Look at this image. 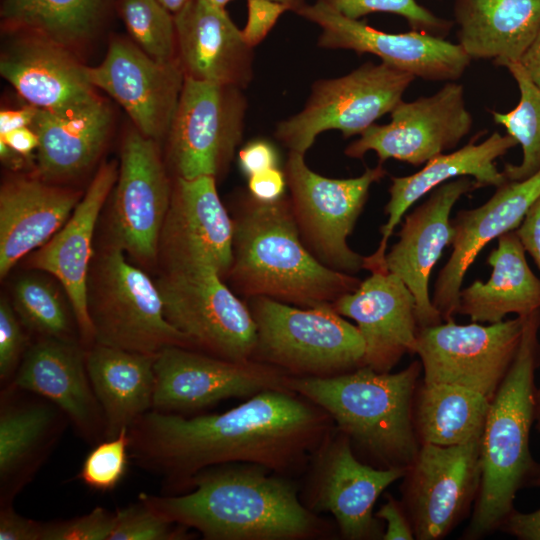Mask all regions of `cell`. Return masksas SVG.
<instances>
[{
	"label": "cell",
	"instance_id": "55",
	"mask_svg": "<svg viewBox=\"0 0 540 540\" xmlns=\"http://www.w3.org/2000/svg\"><path fill=\"white\" fill-rule=\"evenodd\" d=\"M191 0H158L170 13L176 14Z\"/></svg>",
	"mask_w": 540,
	"mask_h": 540
},
{
	"label": "cell",
	"instance_id": "27",
	"mask_svg": "<svg viewBox=\"0 0 540 540\" xmlns=\"http://www.w3.org/2000/svg\"><path fill=\"white\" fill-rule=\"evenodd\" d=\"M185 77L245 88L253 78V48L224 8L191 0L174 14Z\"/></svg>",
	"mask_w": 540,
	"mask_h": 540
},
{
	"label": "cell",
	"instance_id": "14",
	"mask_svg": "<svg viewBox=\"0 0 540 540\" xmlns=\"http://www.w3.org/2000/svg\"><path fill=\"white\" fill-rule=\"evenodd\" d=\"M303 504L314 513H330L347 540L382 539L373 507L381 493L402 479L405 468H378L355 454L348 437L335 427L311 458Z\"/></svg>",
	"mask_w": 540,
	"mask_h": 540
},
{
	"label": "cell",
	"instance_id": "4",
	"mask_svg": "<svg viewBox=\"0 0 540 540\" xmlns=\"http://www.w3.org/2000/svg\"><path fill=\"white\" fill-rule=\"evenodd\" d=\"M420 361L396 372L362 366L331 377L287 376V389L325 410L359 459L378 468H405L418 449L413 402Z\"/></svg>",
	"mask_w": 540,
	"mask_h": 540
},
{
	"label": "cell",
	"instance_id": "57",
	"mask_svg": "<svg viewBox=\"0 0 540 540\" xmlns=\"http://www.w3.org/2000/svg\"><path fill=\"white\" fill-rule=\"evenodd\" d=\"M271 1L285 4L289 7L291 11H294L295 13L306 4L305 0H271Z\"/></svg>",
	"mask_w": 540,
	"mask_h": 540
},
{
	"label": "cell",
	"instance_id": "20",
	"mask_svg": "<svg viewBox=\"0 0 540 540\" xmlns=\"http://www.w3.org/2000/svg\"><path fill=\"white\" fill-rule=\"evenodd\" d=\"M89 82L127 111L144 136L169 133L185 75L179 62H161L124 41L110 45L103 62L85 67Z\"/></svg>",
	"mask_w": 540,
	"mask_h": 540
},
{
	"label": "cell",
	"instance_id": "49",
	"mask_svg": "<svg viewBox=\"0 0 540 540\" xmlns=\"http://www.w3.org/2000/svg\"><path fill=\"white\" fill-rule=\"evenodd\" d=\"M249 178V194L263 202H273L284 196L287 180L285 173L277 167L256 173Z\"/></svg>",
	"mask_w": 540,
	"mask_h": 540
},
{
	"label": "cell",
	"instance_id": "9",
	"mask_svg": "<svg viewBox=\"0 0 540 540\" xmlns=\"http://www.w3.org/2000/svg\"><path fill=\"white\" fill-rule=\"evenodd\" d=\"M212 267L164 270L156 280L166 319L196 350L237 362L252 360L257 327L250 308Z\"/></svg>",
	"mask_w": 540,
	"mask_h": 540
},
{
	"label": "cell",
	"instance_id": "51",
	"mask_svg": "<svg viewBox=\"0 0 540 540\" xmlns=\"http://www.w3.org/2000/svg\"><path fill=\"white\" fill-rule=\"evenodd\" d=\"M0 141H3L21 156L30 155L39 145L37 133L33 128H29L28 126L0 135Z\"/></svg>",
	"mask_w": 540,
	"mask_h": 540
},
{
	"label": "cell",
	"instance_id": "3",
	"mask_svg": "<svg viewBox=\"0 0 540 540\" xmlns=\"http://www.w3.org/2000/svg\"><path fill=\"white\" fill-rule=\"evenodd\" d=\"M233 221V260L227 277L247 298L269 297L309 308L329 305L360 280L320 262L304 244L290 199H238Z\"/></svg>",
	"mask_w": 540,
	"mask_h": 540
},
{
	"label": "cell",
	"instance_id": "28",
	"mask_svg": "<svg viewBox=\"0 0 540 540\" xmlns=\"http://www.w3.org/2000/svg\"><path fill=\"white\" fill-rule=\"evenodd\" d=\"M517 142L510 135L498 132L475 144L473 141L462 148L439 154L427 161L423 168L412 175L392 177L390 199L385 206L387 222L381 227V240L376 251L365 257L364 269L386 270L385 256L388 241L405 212L421 197L436 187L459 177L472 176L478 188L507 182L503 172L496 166V159L515 147Z\"/></svg>",
	"mask_w": 540,
	"mask_h": 540
},
{
	"label": "cell",
	"instance_id": "26",
	"mask_svg": "<svg viewBox=\"0 0 540 540\" xmlns=\"http://www.w3.org/2000/svg\"><path fill=\"white\" fill-rule=\"evenodd\" d=\"M0 398V507L12 505L64 431L68 417L49 400L13 383Z\"/></svg>",
	"mask_w": 540,
	"mask_h": 540
},
{
	"label": "cell",
	"instance_id": "39",
	"mask_svg": "<svg viewBox=\"0 0 540 540\" xmlns=\"http://www.w3.org/2000/svg\"><path fill=\"white\" fill-rule=\"evenodd\" d=\"M343 16L359 20L370 13H392L405 18L412 30L445 38L452 22L436 16L416 0H322Z\"/></svg>",
	"mask_w": 540,
	"mask_h": 540
},
{
	"label": "cell",
	"instance_id": "24",
	"mask_svg": "<svg viewBox=\"0 0 540 540\" xmlns=\"http://www.w3.org/2000/svg\"><path fill=\"white\" fill-rule=\"evenodd\" d=\"M77 340L39 337L30 345L13 378L15 386L59 407L88 443L105 440L106 422Z\"/></svg>",
	"mask_w": 540,
	"mask_h": 540
},
{
	"label": "cell",
	"instance_id": "16",
	"mask_svg": "<svg viewBox=\"0 0 540 540\" xmlns=\"http://www.w3.org/2000/svg\"><path fill=\"white\" fill-rule=\"evenodd\" d=\"M390 115V122L373 124L362 132L346 147L345 154L361 159L374 151L381 164L395 159L420 166L456 147L473 125L464 88L454 81H447L431 96L402 100Z\"/></svg>",
	"mask_w": 540,
	"mask_h": 540
},
{
	"label": "cell",
	"instance_id": "10",
	"mask_svg": "<svg viewBox=\"0 0 540 540\" xmlns=\"http://www.w3.org/2000/svg\"><path fill=\"white\" fill-rule=\"evenodd\" d=\"M415 78L384 62H368L342 77L320 80L304 109L277 124L275 137L289 151L305 154L324 131L360 135L402 101Z\"/></svg>",
	"mask_w": 540,
	"mask_h": 540
},
{
	"label": "cell",
	"instance_id": "36",
	"mask_svg": "<svg viewBox=\"0 0 540 540\" xmlns=\"http://www.w3.org/2000/svg\"><path fill=\"white\" fill-rule=\"evenodd\" d=\"M515 79L520 99L506 113L491 111L495 123L520 144L523 159L519 165L506 164L502 171L507 181H521L540 171V88L531 80L520 62L505 66Z\"/></svg>",
	"mask_w": 540,
	"mask_h": 540
},
{
	"label": "cell",
	"instance_id": "50",
	"mask_svg": "<svg viewBox=\"0 0 540 540\" xmlns=\"http://www.w3.org/2000/svg\"><path fill=\"white\" fill-rule=\"evenodd\" d=\"M515 231L524 250L531 255L540 270V197L529 208Z\"/></svg>",
	"mask_w": 540,
	"mask_h": 540
},
{
	"label": "cell",
	"instance_id": "30",
	"mask_svg": "<svg viewBox=\"0 0 540 540\" xmlns=\"http://www.w3.org/2000/svg\"><path fill=\"white\" fill-rule=\"evenodd\" d=\"M459 45L470 59L519 62L540 29V0H455Z\"/></svg>",
	"mask_w": 540,
	"mask_h": 540
},
{
	"label": "cell",
	"instance_id": "54",
	"mask_svg": "<svg viewBox=\"0 0 540 540\" xmlns=\"http://www.w3.org/2000/svg\"><path fill=\"white\" fill-rule=\"evenodd\" d=\"M519 62L531 80L540 88V29Z\"/></svg>",
	"mask_w": 540,
	"mask_h": 540
},
{
	"label": "cell",
	"instance_id": "17",
	"mask_svg": "<svg viewBox=\"0 0 540 540\" xmlns=\"http://www.w3.org/2000/svg\"><path fill=\"white\" fill-rule=\"evenodd\" d=\"M172 186L155 141L138 130L126 136L115 187L110 243L143 265L158 261L161 229Z\"/></svg>",
	"mask_w": 540,
	"mask_h": 540
},
{
	"label": "cell",
	"instance_id": "21",
	"mask_svg": "<svg viewBox=\"0 0 540 540\" xmlns=\"http://www.w3.org/2000/svg\"><path fill=\"white\" fill-rule=\"evenodd\" d=\"M476 188L474 179L463 176L433 189L428 199L405 217L398 241L386 253L387 270L397 275L414 296L418 329L443 322L430 297L429 278L444 248L452 244L453 206Z\"/></svg>",
	"mask_w": 540,
	"mask_h": 540
},
{
	"label": "cell",
	"instance_id": "45",
	"mask_svg": "<svg viewBox=\"0 0 540 540\" xmlns=\"http://www.w3.org/2000/svg\"><path fill=\"white\" fill-rule=\"evenodd\" d=\"M375 516L386 524L383 540L415 539L410 519L401 501L395 499L391 494H386V501L375 513Z\"/></svg>",
	"mask_w": 540,
	"mask_h": 540
},
{
	"label": "cell",
	"instance_id": "2",
	"mask_svg": "<svg viewBox=\"0 0 540 540\" xmlns=\"http://www.w3.org/2000/svg\"><path fill=\"white\" fill-rule=\"evenodd\" d=\"M250 463H226L198 472L189 492L139 499L165 519L196 529L208 540H304L330 528L309 510L298 485Z\"/></svg>",
	"mask_w": 540,
	"mask_h": 540
},
{
	"label": "cell",
	"instance_id": "34",
	"mask_svg": "<svg viewBox=\"0 0 540 540\" xmlns=\"http://www.w3.org/2000/svg\"><path fill=\"white\" fill-rule=\"evenodd\" d=\"M0 72L30 105L63 111L94 102L85 67L47 44L22 46L0 62Z\"/></svg>",
	"mask_w": 540,
	"mask_h": 540
},
{
	"label": "cell",
	"instance_id": "46",
	"mask_svg": "<svg viewBox=\"0 0 540 540\" xmlns=\"http://www.w3.org/2000/svg\"><path fill=\"white\" fill-rule=\"evenodd\" d=\"M44 524L18 514L12 505L1 507L0 540H42Z\"/></svg>",
	"mask_w": 540,
	"mask_h": 540
},
{
	"label": "cell",
	"instance_id": "13",
	"mask_svg": "<svg viewBox=\"0 0 540 540\" xmlns=\"http://www.w3.org/2000/svg\"><path fill=\"white\" fill-rule=\"evenodd\" d=\"M481 474V439L454 446L421 444L400 489L415 539L447 536L474 506Z\"/></svg>",
	"mask_w": 540,
	"mask_h": 540
},
{
	"label": "cell",
	"instance_id": "41",
	"mask_svg": "<svg viewBox=\"0 0 540 540\" xmlns=\"http://www.w3.org/2000/svg\"><path fill=\"white\" fill-rule=\"evenodd\" d=\"M191 535L188 528L165 519L138 498L116 511L109 540H182Z\"/></svg>",
	"mask_w": 540,
	"mask_h": 540
},
{
	"label": "cell",
	"instance_id": "18",
	"mask_svg": "<svg viewBox=\"0 0 540 540\" xmlns=\"http://www.w3.org/2000/svg\"><path fill=\"white\" fill-rule=\"evenodd\" d=\"M296 13L320 26V47L370 53L382 62L422 79L455 81L471 61L459 44L445 38L415 30L405 33L380 31L343 16L322 0L305 4Z\"/></svg>",
	"mask_w": 540,
	"mask_h": 540
},
{
	"label": "cell",
	"instance_id": "32",
	"mask_svg": "<svg viewBox=\"0 0 540 540\" xmlns=\"http://www.w3.org/2000/svg\"><path fill=\"white\" fill-rule=\"evenodd\" d=\"M110 121V109L99 98L63 111L38 109L32 125L39 139L41 178H69L89 167L106 141Z\"/></svg>",
	"mask_w": 540,
	"mask_h": 540
},
{
	"label": "cell",
	"instance_id": "35",
	"mask_svg": "<svg viewBox=\"0 0 540 540\" xmlns=\"http://www.w3.org/2000/svg\"><path fill=\"white\" fill-rule=\"evenodd\" d=\"M490 400L462 386L417 385L413 425L419 444L454 446L481 439Z\"/></svg>",
	"mask_w": 540,
	"mask_h": 540
},
{
	"label": "cell",
	"instance_id": "29",
	"mask_svg": "<svg viewBox=\"0 0 540 540\" xmlns=\"http://www.w3.org/2000/svg\"><path fill=\"white\" fill-rule=\"evenodd\" d=\"M79 193L44 180L16 178L0 190V276L48 242L66 223Z\"/></svg>",
	"mask_w": 540,
	"mask_h": 540
},
{
	"label": "cell",
	"instance_id": "12",
	"mask_svg": "<svg viewBox=\"0 0 540 540\" xmlns=\"http://www.w3.org/2000/svg\"><path fill=\"white\" fill-rule=\"evenodd\" d=\"M246 110L241 88L185 77L169 131L177 177L224 173L242 140Z\"/></svg>",
	"mask_w": 540,
	"mask_h": 540
},
{
	"label": "cell",
	"instance_id": "5",
	"mask_svg": "<svg viewBox=\"0 0 540 540\" xmlns=\"http://www.w3.org/2000/svg\"><path fill=\"white\" fill-rule=\"evenodd\" d=\"M539 328L540 309L525 316L515 359L490 401L481 437L480 488L462 539H482L500 529L515 509L517 492L530 487L540 467L530 452Z\"/></svg>",
	"mask_w": 540,
	"mask_h": 540
},
{
	"label": "cell",
	"instance_id": "31",
	"mask_svg": "<svg viewBox=\"0 0 540 540\" xmlns=\"http://www.w3.org/2000/svg\"><path fill=\"white\" fill-rule=\"evenodd\" d=\"M156 356L97 343L86 349L87 372L105 416V439L153 409Z\"/></svg>",
	"mask_w": 540,
	"mask_h": 540
},
{
	"label": "cell",
	"instance_id": "19",
	"mask_svg": "<svg viewBox=\"0 0 540 540\" xmlns=\"http://www.w3.org/2000/svg\"><path fill=\"white\" fill-rule=\"evenodd\" d=\"M158 259L164 270L207 266L227 277L233 260V221L219 198L215 177H177Z\"/></svg>",
	"mask_w": 540,
	"mask_h": 540
},
{
	"label": "cell",
	"instance_id": "43",
	"mask_svg": "<svg viewBox=\"0 0 540 540\" xmlns=\"http://www.w3.org/2000/svg\"><path fill=\"white\" fill-rule=\"evenodd\" d=\"M24 325L13 305L6 298L0 301V379L10 384L27 351Z\"/></svg>",
	"mask_w": 540,
	"mask_h": 540
},
{
	"label": "cell",
	"instance_id": "1",
	"mask_svg": "<svg viewBox=\"0 0 540 540\" xmlns=\"http://www.w3.org/2000/svg\"><path fill=\"white\" fill-rule=\"evenodd\" d=\"M334 428L310 400L272 389L218 414L186 418L150 410L129 428V453L169 493H179L198 472L220 464H256L282 475L300 470Z\"/></svg>",
	"mask_w": 540,
	"mask_h": 540
},
{
	"label": "cell",
	"instance_id": "47",
	"mask_svg": "<svg viewBox=\"0 0 540 540\" xmlns=\"http://www.w3.org/2000/svg\"><path fill=\"white\" fill-rule=\"evenodd\" d=\"M241 171L250 177L261 171L277 167L278 154L274 146L265 140L247 143L238 153Z\"/></svg>",
	"mask_w": 540,
	"mask_h": 540
},
{
	"label": "cell",
	"instance_id": "23",
	"mask_svg": "<svg viewBox=\"0 0 540 540\" xmlns=\"http://www.w3.org/2000/svg\"><path fill=\"white\" fill-rule=\"evenodd\" d=\"M540 197V171L521 181H507L483 205L458 212L451 220L452 253L434 284L432 303L444 321L458 314L466 272L492 240L515 230Z\"/></svg>",
	"mask_w": 540,
	"mask_h": 540
},
{
	"label": "cell",
	"instance_id": "33",
	"mask_svg": "<svg viewBox=\"0 0 540 540\" xmlns=\"http://www.w3.org/2000/svg\"><path fill=\"white\" fill-rule=\"evenodd\" d=\"M487 261L492 267L490 278L461 289L458 314L491 324L510 313L527 316L540 309V279L531 271L515 230L498 237Z\"/></svg>",
	"mask_w": 540,
	"mask_h": 540
},
{
	"label": "cell",
	"instance_id": "42",
	"mask_svg": "<svg viewBox=\"0 0 540 540\" xmlns=\"http://www.w3.org/2000/svg\"><path fill=\"white\" fill-rule=\"evenodd\" d=\"M116 512L96 507L88 514L45 522L42 540H109Z\"/></svg>",
	"mask_w": 540,
	"mask_h": 540
},
{
	"label": "cell",
	"instance_id": "53",
	"mask_svg": "<svg viewBox=\"0 0 540 540\" xmlns=\"http://www.w3.org/2000/svg\"><path fill=\"white\" fill-rule=\"evenodd\" d=\"M76 14L93 22H99L108 0H55Z\"/></svg>",
	"mask_w": 540,
	"mask_h": 540
},
{
	"label": "cell",
	"instance_id": "44",
	"mask_svg": "<svg viewBox=\"0 0 540 540\" xmlns=\"http://www.w3.org/2000/svg\"><path fill=\"white\" fill-rule=\"evenodd\" d=\"M290 10L285 4L271 0H248V20L242 30L247 44L254 48L272 29L278 18Z\"/></svg>",
	"mask_w": 540,
	"mask_h": 540
},
{
	"label": "cell",
	"instance_id": "38",
	"mask_svg": "<svg viewBox=\"0 0 540 540\" xmlns=\"http://www.w3.org/2000/svg\"><path fill=\"white\" fill-rule=\"evenodd\" d=\"M121 12L128 31L146 54L161 62L174 61V16L158 0H122Z\"/></svg>",
	"mask_w": 540,
	"mask_h": 540
},
{
	"label": "cell",
	"instance_id": "37",
	"mask_svg": "<svg viewBox=\"0 0 540 540\" xmlns=\"http://www.w3.org/2000/svg\"><path fill=\"white\" fill-rule=\"evenodd\" d=\"M12 305L24 327L39 337L77 340L74 313L50 280L37 275L19 278L13 287Z\"/></svg>",
	"mask_w": 540,
	"mask_h": 540
},
{
	"label": "cell",
	"instance_id": "22",
	"mask_svg": "<svg viewBox=\"0 0 540 540\" xmlns=\"http://www.w3.org/2000/svg\"><path fill=\"white\" fill-rule=\"evenodd\" d=\"M332 307L356 322L365 345L364 366L390 372L406 353H414L419 330L415 299L397 275L388 270L371 271Z\"/></svg>",
	"mask_w": 540,
	"mask_h": 540
},
{
	"label": "cell",
	"instance_id": "8",
	"mask_svg": "<svg viewBox=\"0 0 540 540\" xmlns=\"http://www.w3.org/2000/svg\"><path fill=\"white\" fill-rule=\"evenodd\" d=\"M284 173L292 212L306 247L333 270L353 275L364 269L365 257L349 247L347 238L371 185L386 175L382 164L366 168L359 177L334 179L311 170L304 154L290 151Z\"/></svg>",
	"mask_w": 540,
	"mask_h": 540
},
{
	"label": "cell",
	"instance_id": "48",
	"mask_svg": "<svg viewBox=\"0 0 540 540\" xmlns=\"http://www.w3.org/2000/svg\"><path fill=\"white\" fill-rule=\"evenodd\" d=\"M530 487H540V467ZM500 530L520 540H540V508L529 513L518 512L514 509L505 519Z\"/></svg>",
	"mask_w": 540,
	"mask_h": 540
},
{
	"label": "cell",
	"instance_id": "52",
	"mask_svg": "<svg viewBox=\"0 0 540 540\" xmlns=\"http://www.w3.org/2000/svg\"><path fill=\"white\" fill-rule=\"evenodd\" d=\"M38 108L30 105L18 110H2L0 113V135L32 125Z\"/></svg>",
	"mask_w": 540,
	"mask_h": 540
},
{
	"label": "cell",
	"instance_id": "7",
	"mask_svg": "<svg viewBox=\"0 0 540 540\" xmlns=\"http://www.w3.org/2000/svg\"><path fill=\"white\" fill-rule=\"evenodd\" d=\"M87 303L97 344L146 354L169 346L196 350L166 319L156 282L129 263L116 245L109 243L94 253Z\"/></svg>",
	"mask_w": 540,
	"mask_h": 540
},
{
	"label": "cell",
	"instance_id": "6",
	"mask_svg": "<svg viewBox=\"0 0 540 540\" xmlns=\"http://www.w3.org/2000/svg\"><path fill=\"white\" fill-rule=\"evenodd\" d=\"M248 306L257 327L252 360L294 377H331L364 366L357 326L332 304L303 308L258 296Z\"/></svg>",
	"mask_w": 540,
	"mask_h": 540
},
{
	"label": "cell",
	"instance_id": "40",
	"mask_svg": "<svg viewBox=\"0 0 540 540\" xmlns=\"http://www.w3.org/2000/svg\"><path fill=\"white\" fill-rule=\"evenodd\" d=\"M129 446V428L122 429L115 438L97 443L86 456L78 477L92 489L112 490L125 475Z\"/></svg>",
	"mask_w": 540,
	"mask_h": 540
},
{
	"label": "cell",
	"instance_id": "11",
	"mask_svg": "<svg viewBox=\"0 0 540 540\" xmlns=\"http://www.w3.org/2000/svg\"><path fill=\"white\" fill-rule=\"evenodd\" d=\"M525 316L489 325L454 320L418 330L414 353L424 382L465 387L490 401L517 354Z\"/></svg>",
	"mask_w": 540,
	"mask_h": 540
},
{
	"label": "cell",
	"instance_id": "25",
	"mask_svg": "<svg viewBox=\"0 0 540 540\" xmlns=\"http://www.w3.org/2000/svg\"><path fill=\"white\" fill-rule=\"evenodd\" d=\"M115 162L103 164L62 228L33 252L30 265L55 277L70 303L85 349L95 343L88 313L87 283L94 255L92 240L98 217L117 182Z\"/></svg>",
	"mask_w": 540,
	"mask_h": 540
},
{
	"label": "cell",
	"instance_id": "56",
	"mask_svg": "<svg viewBox=\"0 0 540 540\" xmlns=\"http://www.w3.org/2000/svg\"><path fill=\"white\" fill-rule=\"evenodd\" d=\"M534 424L540 434V387L536 388L534 395Z\"/></svg>",
	"mask_w": 540,
	"mask_h": 540
},
{
	"label": "cell",
	"instance_id": "58",
	"mask_svg": "<svg viewBox=\"0 0 540 540\" xmlns=\"http://www.w3.org/2000/svg\"><path fill=\"white\" fill-rule=\"evenodd\" d=\"M204 1L208 2L209 4L213 6L224 8V6L231 0H204Z\"/></svg>",
	"mask_w": 540,
	"mask_h": 540
},
{
	"label": "cell",
	"instance_id": "15",
	"mask_svg": "<svg viewBox=\"0 0 540 540\" xmlns=\"http://www.w3.org/2000/svg\"><path fill=\"white\" fill-rule=\"evenodd\" d=\"M154 373L152 410L165 413L196 411L266 390H289L288 374L272 365L231 361L181 346L159 351Z\"/></svg>",
	"mask_w": 540,
	"mask_h": 540
}]
</instances>
